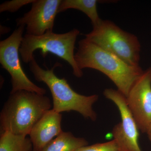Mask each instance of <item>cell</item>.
<instances>
[{
  "label": "cell",
  "instance_id": "277c9868",
  "mask_svg": "<svg viewBox=\"0 0 151 151\" xmlns=\"http://www.w3.org/2000/svg\"><path fill=\"white\" fill-rule=\"evenodd\" d=\"M79 34L80 31L77 29L63 34L55 33L53 31L47 32L40 36L26 34L19 50L22 60L25 63H29L34 58V52L40 50L43 57L49 53L55 55L68 63L75 76L82 77L83 71L77 66L74 52L76 42Z\"/></svg>",
  "mask_w": 151,
  "mask_h": 151
},
{
  "label": "cell",
  "instance_id": "6da1fadb",
  "mask_svg": "<svg viewBox=\"0 0 151 151\" xmlns=\"http://www.w3.org/2000/svg\"><path fill=\"white\" fill-rule=\"evenodd\" d=\"M75 59L80 70L92 68L107 76L126 97L144 71L140 66L129 65L85 38L78 42Z\"/></svg>",
  "mask_w": 151,
  "mask_h": 151
},
{
  "label": "cell",
  "instance_id": "5bb4252c",
  "mask_svg": "<svg viewBox=\"0 0 151 151\" xmlns=\"http://www.w3.org/2000/svg\"><path fill=\"white\" fill-rule=\"evenodd\" d=\"M76 151H119V149L116 141L113 139L106 142L84 146Z\"/></svg>",
  "mask_w": 151,
  "mask_h": 151
},
{
  "label": "cell",
  "instance_id": "5b68a950",
  "mask_svg": "<svg viewBox=\"0 0 151 151\" xmlns=\"http://www.w3.org/2000/svg\"><path fill=\"white\" fill-rule=\"evenodd\" d=\"M85 36L87 40L114 55L129 65L140 66L141 44L138 37L123 30L113 22L101 20Z\"/></svg>",
  "mask_w": 151,
  "mask_h": 151
},
{
  "label": "cell",
  "instance_id": "8fae6325",
  "mask_svg": "<svg viewBox=\"0 0 151 151\" xmlns=\"http://www.w3.org/2000/svg\"><path fill=\"white\" fill-rule=\"evenodd\" d=\"M88 145L84 138L76 137L71 132H63L41 151H76Z\"/></svg>",
  "mask_w": 151,
  "mask_h": 151
},
{
  "label": "cell",
  "instance_id": "9a60e30c",
  "mask_svg": "<svg viewBox=\"0 0 151 151\" xmlns=\"http://www.w3.org/2000/svg\"><path fill=\"white\" fill-rule=\"evenodd\" d=\"M35 0H12L4 2L0 6V12H9L14 13L18 11L22 7L32 4Z\"/></svg>",
  "mask_w": 151,
  "mask_h": 151
},
{
  "label": "cell",
  "instance_id": "4fadbf2b",
  "mask_svg": "<svg viewBox=\"0 0 151 151\" xmlns=\"http://www.w3.org/2000/svg\"><path fill=\"white\" fill-rule=\"evenodd\" d=\"M30 138L8 132L1 133L0 151H33Z\"/></svg>",
  "mask_w": 151,
  "mask_h": 151
},
{
  "label": "cell",
  "instance_id": "9c48e42d",
  "mask_svg": "<svg viewBox=\"0 0 151 151\" xmlns=\"http://www.w3.org/2000/svg\"><path fill=\"white\" fill-rule=\"evenodd\" d=\"M61 0H35L30 11L16 20L17 26H26V34L40 36L52 32Z\"/></svg>",
  "mask_w": 151,
  "mask_h": 151
},
{
  "label": "cell",
  "instance_id": "7c38bea8",
  "mask_svg": "<svg viewBox=\"0 0 151 151\" xmlns=\"http://www.w3.org/2000/svg\"><path fill=\"white\" fill-rule=\"evenodd\" d=\"M96 0H61L58 9V13L65 12L68 9H75L84 13L91 20L93 27L101 21L97 10Z\"/></svg>",
  "mask_w": 151,
  "mask_h": 151
},
{
  "label": "cell",
  "instance_id": "7a4b0ae2",
  "mask_svg": "<svg viewBox=\"0 0 151 151\" xmlns=\"http://www.w3.org/2000/svg\"><path fill=\"white\" fill-rule=\"evenodd\" d=\"M51 107L49 98L45 95L26 90L10 94L0 113L1 133L29 135Z\"/></svg>",
  "mask_w": 151,
  "mask_h": 151
},
{
  "label": "cell",
  "instance_id": "2e32d148",
  "mask_svg": "<svg viewBox=\"0 0 151 151\" xmlns=\"http://www.w3.org/2000/svg\"><path fill=\"white\" fill-rule=\"evenodd\" d=\"M1 35H3L9 32L10 31V29L9 28L6 27V26H4L1 25Z\"/></svg>",
  "mask_w": 151,
  "mask_h": 151
},
{
  "label": "cell",
  "instance_id": "ba28073f",
  "mask_svg": "<svg viewBox=\"0 0 151 151\" xmlns=\"http://www.w3.org/2000/svg\"><path fill=\"white\" fill-rule=\"evenodd\" d=\"M127 100L139 130L147 134L151 126V67L135 82Z\"/></svg>",
  "mask_w": 151,
  "mask_h": 151
},
{
  "label": "cell",
  "instance_id": "3957f363",
  "mask_svg": "<svg viewBox=\"0 0 151 151\" xmlns=\"http://www.w3.org/2000/svg\"><path fill=\"white\" fill-rule=\"evenodd\" d=\"M61 65L56 62L51 69L44 70L34 58L29 63L30 70L36 80L45 83L50 89L53 100L52 109L59 113L76 111L85 119L95 121L97 115L92 106L98 100V95L85 96L75 92L65 78H58L55 74V68Z\"/></svg>",
  "mask_w": 151,
  "mask_h": 151
},
{
  "label": "cell",
  "instance_id": "8992f818",
  "mask_svg": "<svg viewBox=\"0 0 151 151\" xmlns=\"http://www.w3.org/2000/svg\"><path fill=\"white\" fill-rule=\"evenodd\" d=\"M25 26L18 27L9 37L0 42V63L11 76L12 89L10 94L26 90L42 95L46 93L28 78L23 69L19 57Z\"/></svg>",
  "mask_w": 151,
  "mask_h": 151
},
{
  "label": "cell",
  "instance_id": "52a82bcc",
  "mask_svg": "<svg viewBox=\"0 0 151 151\" xmlns=\"http://www.w3.org/2000/svg\"><path fill=\"white\" fill-rule=\"evenodd\" d=\"M103 94L116 104L121 114L122 122L116 124L112 131L119 151H142L138 142L139 129L127 104V97L113 89H105Z\"/></svg>",
  "mask_w": 151,
  "mask_h": 151
},
{
  "label": "cell",
  "instance_id": "e0dca14e",
  "mask_svg": "<svg viewBox=\"0 0 151 151\" xmlns=\"http://www.w3.org/2000/svg\"><path fill=\"white\" fill-rule=\"evenodd\" d=\"M147 134L148 135V137L149 140H150V141L151 142V126L150 127L148 130Z\"/></svg>",
  "mask_w": 151,
  "mask_h": 151
},
{
  "label": "cell",
  "instance_id": "30bf717a",
  "mask_svg": "<svg viewBox=\"0 0 151 151\" xmlns=\"http://www.w3.org/2000/svg\"><path fill=\"white\" fill-rule=\"evenodd\" d=\"M62 116L53 109L47 111L32 128L29 134L33 151L43 150L53 138L63 132L61 128Z\"/></svg>",
  "mask_w": 151,
  "mask_h": 151
}]
</instances>
